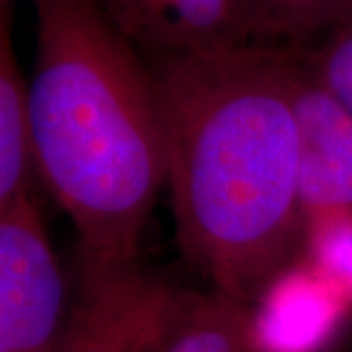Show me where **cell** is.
<instances>
[{"label":"cell","instance_id":"8","mask_svg":"<svg viewBox=\"0 0 352 352\" xmlns=\"http://www.w3.org/2000/svg\"><path fill=\"white\" fill-rule=\"evenodd\" d=\"M157 352H266L252 307L212 288L176 289Z\"/></svg>","mask_w":352,"mask_h":352},{"label":"cell","instance_id":"2","mask_svg":"<svg viewBox=\"0 0 352 352\" xmlns=\"http://www.w3.org/2000/svg\"><path fill=\"white\" fill-rule=\"evenodd\" d=\"M30 80L36 164L73 221L85 266L135 264L166 184L149 67L96 0H38Z\"/></svg>","mask_w":352,"mask_h":352},{"label":"cell","instance_id":"11","mask_svg":"<svg viewBox=\"0 0 352 352\" xmlns=\"http://www.w3.org/2000/svg\"><path fill=\"white\" fill-rule=\"evenodd\" d=\"M307 258L327 274L352 303V212L321 215L305 223Z\"/></svg>","mask_w":352,"mask_h":352},{"label":"cell","instance_id":"4","mask_svg":"<svg viewBox=\"0 0 352 352\" xmlns=\"http://www.w3.org/2000/svg\"><path fill=\"white\" fill-rule=\"evenodd\" d=\"M176 289L135 264L82 266L59 352H151L166 329Z\"/></svg>","mask_w":352,"mask_h":352},{"label":"cell","instance_id":"7","mask_svg":"<svg viewBox=\"0 0 352 352\" xmlns=\"http://www.w3.org/2000/svg\"><path fill=\"white\" fill-rule=\"evenodd\" d=\"M351 300L309 258H300L252 305L266 352H307L337 329Z\"/></svg>","mask_w":352,"mask_h":352},{"label":"cell","instance_id":"6","mask_svg":"<svg viewBox=\"0 0 352 352\" xmlns=\"http://www.w3.org/2000/svg\"><path fill=\"white\" fill-rule=\"evenodd\" d=\"M133 45L155 55L245 43L241 0H96Z\"/></svg>","mask_w":352,"mask_h":352},{"label":"cell","instance_id":"1","mask_svg":"<svg viewBox=\"0 0 352 352\" xmlns=\"http://www.w3.org/2000/svg\"><path fill=\"white\" fill-rule=\"evenodd\" d=\"M149 71L178 245L252 307L305 249L288 51L221 45L155 55Z\"/></svg>","mask_w":352,"mask_h":352},{"label":"cell","instance_id":"12","mask_svg":"<svg viewBox=\"0 0 352 352\" xmlns=\"http://www.w3.org/2000/svg\"><path fill=\"white\" fill-rule=\"evenodd\" d=\"M307 57L325 87L352 116V12L327 30L321 50Z\"/></svg>","mask_w":352,"mask_h":352},{"label":"cell","instance_id":"9","mask_svg":"<svg viewBox=\"0 0 352 352\" xmlns=\"http://www.w3.org/2000/svg\"><path fill=\"white\" fill-rule=\"evenodd\" d=\"M38 173L30 80L14 53L10 20L2 6L0 20V210L32 194Z\"/></svg>","mask_w":352,"mask_h":352},{"label":"cell","instance_id":"3","mask_svg":"<svg viewBox=\"0 0 352 352\" xmlns=\"http://www.w3.org/2000/svg\"><path fill=\"white\" fill-rule=\"evenodd\" d=\"M65 282L34 194L0 210V352H59Z\"/></svg>","mask_w":352,"mask_h":352},{"label":"cell","instance_id":"10","mask_svg":"<svg viewBox=\"0 0 352 352\" xmlns=\"http://www.w3.org/2000/svg\"><path fill=\"white\" fill-rule=\"evenodd\" d=\"M247 34L307 38L352 12V0H241Z\"/></svg>","mask_w":352,"mask_h":352},{"label":"cell","instance_id":"13","mask_svg":"<svg viewBox=\"0 0 352 352\" xmlns=\"http://www.w3.org/2000/svg\"><path fill=\"white\" fill-rule=\"evenodd\" d=\"M6 2H10V0H2V6H6Z\"/></svg>","mask_w":352,"mask_h":352},{"label":"cell","instance_id":"5","mask_svg":"<svg viewBox=\"0 0 352 352\" xmlns=\"http://www.w3.org/2000/svg\"><path fill=\"white\" fill-rule=\"evenodd\" d=\"M288 76L303 219L352 212V116L325 87L307 53L288 51Z\"/></svg>","mask_w":352,"mask_h":352},{"label":"cell","instance_id":"14","mask_svg":"<svg viewBox=\"0 0 352 352\" xmlns=\"http://www.w3.org/2000/svg\"><path fill=\"white\" fill-rule=\"evenodd\" d=\"M151 352H157V346H155V349H153V351Z\"/></svg>","mask_w":352,"mask_h":352}]
</instances>
